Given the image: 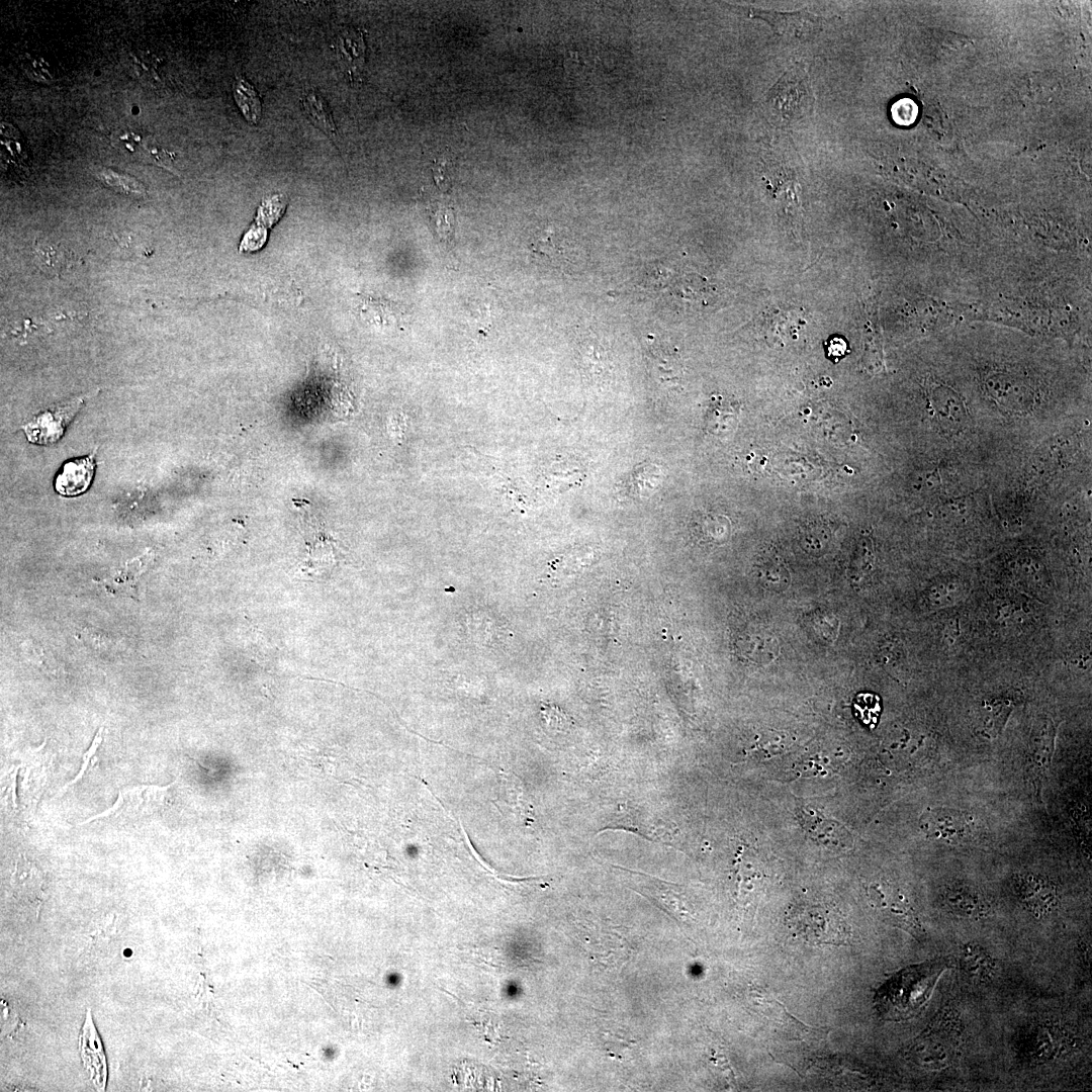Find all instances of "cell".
Listing matches in <instances>:
<instances>
[{
    "mask_svg": "<svg viewBox=\"0 0 1092 1092\" xmlns=\"http://www.w3.org/2000/svg\"><path fill=\"white\" fill-rule=\"evenodd\" d=\"M960 1023L954 1010H941L912 1045L911 1056L917 1065L932 1070L949 1066L961 1043Z\"/></svg>",
    "mask_w": 1092,
    "mask_h": 1092,
    "instance_id": "1",
    "label": "cell"
},
{
    "mask_svg": "<svg viewBox=\"0 0 1092 1092\" xmlns=\"http://www.w3.org/2000/svg\"><path fill=\"white\" fill-rule=\"evenodd\" d=\"M814 98L808 76L794 68L786 72L772 86L766 97L771 115L781 123L788 124L809 113Z\"/></svg>",
    "mask_w": 1092,
    "mask_h": 1092,
    "instance_id": "2",
    "label": "cell"
},
{
    "mask_svg": "<svg viewBox=\"0 0 1092 1092\" xmlns=\"http://www.w3.org/2000/svg\"><path fill=\"white\" fill-rule=\"evenodd\" d=\"M169 788L158 785L123 787L110 808L81 824L97 819L139 820L157 815L167 804Z\"/></svg>",
    "mask_w": 1092,
    "mask_h": 1092,
    "instance_id": "3",
    "label": "cell"
},
{
    "mask_svg": "<svg viewBox=\"0 0 1092 1092\" xmlns=\"http://www.w3.org/2000/svg\"><path fill=\"white\" fill-rule=\"evenodd\" d=\"M46 783V767L37 760H23L6 775L4 796L11 809L34 806Z\"/></svg>",
    "mask_w": 1092,
    "mask_h": 1092,
    "instance_id": "4",
    "label": "cell"
},
{
    "mask_svg": "<svg viewBox=\"0 0 1092 1092\" xmlns=\"http://www.w3.org/2000/svg\"><path fill=\"white\" fill-rule=\"evenodd\" d=\"M987 394L1003 410L1023 414L1032 408L1035 392L1022 376L1010 372L990 373L985 381Z\"/></svg>",
    "mask_w": 1092,
    "mask_h": 1092,
    "instance_id": "5",
    "label": "cell"
},
{
    "mask_svg": "<svg viewBox=\"0 0 1092 1092\" xmlns=\"http://www.w3.org/2000/svg\"><path fill=\"white\" fill-rule=\"evenodd\" d=\"M1074 1046V1034L1056 1022L1037 1023L1025 1033L1024 1051L1029 1058L1038 1062L1059 1058Z\"/></svg>",
    "mask_w": 1092,
    "mask_h": 1092,
    "instance_id": "6",
    "label": "cell"
},
{
    "mask_svg": "<svg viewBox=\"0 0 1092 1092\" xmlns=\"http://www.w3.org/2000/svg\"><path fill=\"white\" fill-rule=\"evenodd\" d=\"M925 395L929 415L945 432L958 433L967 427L968 411L953 389L938 382H929Z\"/></svg>",
    "mask_w": 1092,
    "mask_h": 1092,
    "instance_id": "7",
    "label": "cell"
},
{
    "mask_svg": "<svg viewBox=\"0 0 1092 1092\" xmlns=\"http://www.w3.org/2000/svg\"><path fill=\"white\" fill-rule=\"evenodd\" d=\"M83 400V397H75L64 404L38 414L22 427L27 440L37 445H51L60 440Z\"/></svg>",
    "mask_w": 1092,
    "mask_h": 1092,
    "instance_id": "8",
    "label": "cell"
},
{
    "mask_svg": "<svg viewBox=\"0 0 1092 1092\" xmlns=\"http://www.w3.org/2000/svg\"><path fill=\"white\" fill-rule=\"evenodd\" d=\"M747 16L765 21L774 30L792 38L806 39L817 33L823 18L806 10L778 12L749 7Z\"/></svg>",
    "mask_w": 1092,
    "mask_h": 1092,
    "instance_id": "9",
    "label": "cell"
},
{
    "mask_svg": "<svg viewBox=\"0 0 1092 1092\" xmlns=\"http://www.w3.org/2000/svg\"><path fill=\"white\" fill-rule=\"evenodd\" d=\"M826 914L819 908L800 912L793 918L794 927L811 942L844 943L848 937L844 922Z\"/></svg>",
    "mask_w": 1092,
    "mask_h": 1092,
    "instance_id": "10",
    "label": "cell"
},
{
    "mask_svg": "<svg viewBox=\"0 0 1092 1092\" xmlns=\"http://www.w3.org/2000/svg\"><path fill=\"white\" fill-rule=\"evenodd\" d=\"M798 818L807 834L821 845L833 849H849L852 846V837L845 827L813 808L802 807L798 811Z\"/></svg>",
    "mask_w": 1092,
    "mask_h": 1092,
    "instance_id": "11",
    "label": "cell"
},
{
    "mask_svg": "<svg viewBox=\"0 0 1092 1092\" xmlns=\"http://www.w3.org/2000/svg\"><path fill=\"white\" fill-rule=\"evenodd\" d=\"M79 1050L93 1085L103 1091L107 1081L106 1058L89 1009L79 1034Z\"/></svg>",
    "mask_w": 1092,
    "mask_h": 1092,
    "instance_id": "12",
    "label": "cell"
},
{
    "mask_svg": "<svg viewBox=\"0 0 1092 1092\" xmlns=\"http://www.w3.org/2000/svg\"><path fill=\"white\" fill-rule=\"evenodd\" d=\"M10 885L18 901L32 909H39L44 900V879L33 862L24 856L19 857L11 875Z\"/></svg>",
    "mask_w": 1092,
    "mask_h": 1092,
    "instance_id": "13",
    "label": "cell"
},
{
    "mask_svg": "<svg viewBox=\"0 0 1092 1092\" xmlns=\"http://www.w3.org/2000/svg\"><path fill=\"white\" fill-rule=\"evenodd\" d=\"M94 472V454L70 459L63 464L57 473L54 487L63 496L73 497L80 495L91 485Z\"/></svg>",
    "mask_w": 1092,
    "mask_h": 1092,
    "instance_id": "14",
    "label": "cell"
},
{
    "mask_svg": "<svg viewBox=\"0 0 1092 1092\" xmlns=\"http://www.w3.org/2000/svg\"><path fill=\"white\" fill-rule=\"evenodd\" d=\"M921 828L932 838L957 842L967 835L968 824L961 812L934 809L924 813Z\"/></svg>",
    "mask_w": 1092,
    "mask_h": 1092,
    "instance_id": "15",
    "label": "cell"
},
{
    "mask_svg": "<svg viewBox=\"0 0 1092 1092\" xmlns=\"http://www.w3.org/2000/svg\"><path fill=\"white\" fill-rule=\"evenodd\" d=\"M1019 895L1027 909L1036 917L1049 915L1058 903L1057 889L1048 880L1034 875L1020 879Z\"/></svg>",
    "mask_w": 1092,
    "mask_h": 1092,
    "instance_id": "16",
    "label": "cell"
},
{
    "mask_svg": "<svg viewBox=\"0 0 1092 1092\" xmlns=\"http://www.w3.org/2000/svg\"><path fill=\"white\" fill-rule=\"evenodd\" d=\"M740 403L726 395H712L706 416V429L712 435L723 437L731 434L737 427Z\"/></svg>",
    "mask_w": 1092,
    "mask_h": 1092,
    "instance_id": "17",
    "label": "cell"
},
{
    "mask_svg": "<svg viewBox=\"0 0 1092 1092\" xmlns=\"http://www.w3.org/2000/svg\"><path fill=\"white\" fill-rule=\"evenodd\" d=\"M944 901L953 913L965 917L980 918L990 910L984 897L966 886H953L947 889Z\"/></svg>",
    "mask_w": 1092,
    "mask_h": 1092,
    "instance_id": "18",
    "label": "cell"
},
{
    "mask_svg": "<svg viewBox=\"0 0 1092 1092\" xmlns=\"http://www.w3.org/2000/svg\"><path fill=\"white\" fill-rule=\"evenodd\" d=\"M962 969L979 981L989 980L995 970L991 953L978 943L969 942L962 946L960 953Z\"/></svg>",
    "mask_w": 1092,
    "mask_h": 1092,
    "instance_id": "19",
    "label": "cell"
},
{
    "mask_svg": "<svg viewBox=\"0 0 1092 1092\" xmlns=\"http://www.w3.org/2000/svg\"><path fill=\"white\" fill-rule=\"evenodd\" d=\"M93 173L106 187L123 195L142 197L147 192L145 185L141 181L127 174L108 168H96Z\"/></svg>",
    "mask_w": 1092,
    "mask_h": 1092,
    "instance_id": "20",
    "label": "cell"
},
{
    "mask_svg": "<svg viewBox=\"0 0 1092 1092\" xmlns=\"http://www.w3.org/2000/svg\"><path fill=\"white\" fill-rule=\"evenodd\" d=\"M302 104L312 124L334 140L337 135V129L331 111L323 97L310 92L304 97Z\"/></svg>",
    "mask_w": 1092,
    "mask_h": 1092,
    "instance_id": "21",
    "label": "cell"
},
{
    "mask_svg": "<svg viewBox=\"0 0 1092 1092\" xmlns=\"http://www.w3.org/2000/svg\"><path fill=\"white\" fill-rule=\"evenodd\" d=\"M875 553L872 540L861 537L851 555L849 563V575L852 581L860 582L874 568Z\"/></svg>",
    "mask_w": 1092,
    "mask_h": 1092,
    "instance_id": "22",
    "label": "cell"
},
{
    "mask_svg": "<svg viewBox=\"0 0 1092 1092\" xmlns=\"http://www.w3.org/2000/svg\"><path fill=\"white\" fill-rule=\"evenodd\" d=\"M234 95L246 119L251 123H258L262 114L261 102L252 85L242 78L237 79Z\"/></svg>",
    "mask_w": 1092,
    "mask_h": 1092,
    "instance_id": "23",
    "label": "cell"
},
{
    "mask_svg": "<svg viewBox=\"0 0 1092 1092\" xmlns=\"http://www.w3.org/2000/svg\"><path fill=\"white\" fill-rule=\"evenodd\" d=\"M339 52L347 67H360L363 62V39L355 31H345L338 39Z\"/></svg>",
    "mask_w": 1092,
    "mask_h": 1092,
    "instance_id": "24",
    "label": "cell"
},
{
    "mask_svg": "<svg viewBox=\"0 0 1092 1092\" xmlns=\"http://www.w3.org/2000/svg\"><path fill=\"white\" fill-rule=\"evenodd\" d=\"M854 709L858 719L866 725L874 727L881 712L880 699L874 694H859L854 699Z\"/></svg>",
    "mask_w": 1092,
    "mask_h": 1092,
    "instance_id": "25",
    "label": "cell"
},
{
    "mask_svg": "<svg viewBox=\"0 0 1092 1092\" xmlns=\"http://www.w3.org/2000/svg\"><path fill=\"white\" fill-rule=\"evenodd\" d=\"M102 740H103V727H100L98 729V731L96 732V734H95V736L93 738V741L91 742L90 747L83 754L82 764H81L79 772L77 774V776L71 782L67 783L64 786V789H68L69 787H71V786L79 783L81 780H83V778L86 775L89 766L93 765L91 760H92V758H94L98 747L102 743Z\"/></svg>",
    "mask_w": 1092,
    "mask_h": 1092,
    "instance_id": "26",
    "label": "cell"
},
{
    "mask_svg": "<svg viewBox=\"0 0 1092 1092\" xmlns=\"http://www.w3.org/2000/svg\"><path fill=\"white\" fill-rule=\"evenodd\" d=\"M845 351H846V344H845L843 339H841L839 337H835L829 342V346H828L829 356H834L835 358H839V357L844 355Z\"/></svg>",
    "mask_w": 1092,
    "mask_h": 1092,
    "instance_id": "27",
    "label": "cell"
}]
</instances>
